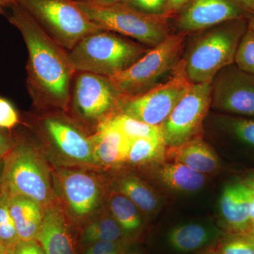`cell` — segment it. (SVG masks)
I'll return each mask as SVG.
<instances>
[{
  "label": "cell",
  "mask_w": 254,
  "mask_h": 254,
  "mask_svg": "<svg viewBox=\"0 0 254 254\" xmlns=\"http://www.w3.org/2000/svg\"><path fill=\"white\" fill-rule=\"evenodd\" d=\"M242 11L230 0H193L180 16L184 32L199 31L240 18Z\"/></svg>",
  "instance_id": "4fadbf2b"
},
{
  "label": "cell",
  "mask_w": 254,
  "mask_h": 254,
  "mask_svg": "<svg viewBox=\"0 0 254 254\" xmlns=\"http://www.w3.org/2000/svg\"><path fill=\"white\" fill-rule=\"evenodd\" d=\"M14 4H16V0H0V9L5 6H11Z\"/></svg>",
  "instance_id": "f35d334b"
},
{
  "label": "cell",
  "mask_w": 254,
  "mask_h": 254,
  "mask_svg": "<svg viewBox=\"0 0 254 254\" xmlns=\"http://www.w3.org/2000/svg\"><path fill=\"white\" fill-rule=\"evenodd\" d=\"M60 177L64 196L73 214L83 218L91 213L99 204L101 196L96 179L80 171H64Z\"/></svg>",
  "instance_id": "5bb4252c"
},
{
  "label": "cell",
  "mask_w": 254,
  "mask_h": 254,
  "mask_svg": "<svg viewBox=\"0 0 254 254\" xmlns=\"http://www.w3.org/2000/svg\"><path fill=\"white\" fill-rule=\"evenodd\" d=\"M106 122L129 139L146 138L164 140L161 127L148 125L125 114L119 113Z\"/></svg>",
  "instance_id": "603a6c76"
},
{
  "label": "cell",
  "mask_w": 254,
  "mask_h": 254,
  "mask_svg": "<svg viewBox=\"0 0 254 254\" xmlns=\"http://www.w3.org/2000/svg\"><path fill=\"white\" fill-rule=\"evenodd\" d=\"M190 0H168V3L174 8H178L186 4Z\"/></svg>",
  "instance_id": "74e56055"
},
{
  "label": "cell",
  "mask_w": 254,
  "mask_h": 254,
  "mask_svg": "<svg viewBox=\"0 0 254 254\" xmlns=\"http://www.w3.org/2000/svg\"><path fill=\"white\" fill-rule=\"evenodd\" d=\"M10 254H46L37 240L20 241Z\"/></svg>",
  "instance_id": "836d02e7"
},
{
  "label": "cell",
  "mask_w": 254,
  "mask_h": 254,
  "mask_svg": "<svg viewBox=\"0 0 254 254\" xmlns=\"http://www.w3.org/2000/svg\"><path fill=\"white\" fill-rule=\"evenodd\" d=\"M110 208L114 219L124 231H134L141 226V220L137 210L138 208L123 193L111 197Z\"/></svg>",
  "instance_id": "d4e9b609"
},
{
  "label": "cell",
  "mask_w": 254,
  "mask_h": 254,
  "mask_svg": "<svg viewBox=\"0 0 254 254\" xmlns=\"http://www.w3.org/2000/svg\"><path fill=\"white\" fill-rule=\"evenodd\" d=\"M185 42L183 33L170 34L129 67L109 78L125 98L141 95L158 85L164 76L176 68Z\"/></svg>",
  "instance_id": "8992f818"
},
{
  "label": "cell",
  "mask_w": 254,
  "mask_h": 254,
  "mask_svg": "<svg viewBox=\"0 0 254 254\" xmlns=\"http://www.w3.org/2000/svg\"><path fill=\"white\" fill-rule=\"evenodd\" d=\"M250 190L243 183L227 185L220 200L222 218L229 228L236 234L250 232Z\"/></svg>",
  "instance_id": "e0dca14e"
},
{
  "label": "cell",
  "mask_w": 254,
  "mask_h": 254,
  "mask_svg": "<svg viewBox=\"0 0 254 254\" xmlns=\"http://www.w3.org/2000/svg\"><path fill=\"white\" fill-rule=\"evenodd\" d=\"M168 0H127L125 4L147 13V14H164Z\"/></svg>",
  "instance_id": "4dcf8cb0"
},
{
  "label": "cell",
  "mask_w": 254,
  "mask_h": 254,
  "mask_svg": "<svg viewBox=\"0 0 254 254\" xmlns=\"http://www.w3.org/2000/svg\"><path fill=\"white\" fill-rule=\"evenodd\" d=\"M163 139L140 138L131 139L127 160L132 165H140L164 158L165 153Z\"/></svg>",
  "instance_id": "cb8c5ba5"
},
{
  "label": "cell",
  "mask_w": 254,
  "mask_h": 254,
  "mask_svg": "<svg viewBox=\"0 0 254 254\" xmlns=\"http://www.w3.org/2000/svg\"><path fill=\"white\" fill-rule=\"evenodd\" d=\"M9 205L20 241L37 240L43 224V207L28 197L18 195H9Z\"/></svg>",
  "instance_id": "ac0fdd59"
},
{
  "label": "cell",
  "mask_w": 254,
  "mask_h": 254,
  "mask_svg": "<svg viewBox=\"0 0 254 254\" xmlns=\"http://www.w3.org/2000/svg\"><path fill=\"white\" fill-rule=\"evenodd\" d=\"M9 23L23 36L28 53L26 85L37 110L66 112L76 70L69 53L17 4L11 5Z\"/></svg>",
  "instance_id": "6da1fadb"
},
{
  "label": "cell",
  "mask_w": 254,
  "mask_h": 254,
  "mask_svg": "<svg viewBox=\"0 0 254 254\" xmlns=\"http://www.w3.org/2000/svg\"><path fill=\"white\" fill-rule=\"evenodd\" d=\"M221 236V231L199 223H186L170 230L169 244L174 250L189 253L203 248Z\"/></svg>",
  "instance_id": "ffe728a7"
},
{
  "label": "cell",
  "mask_w": 254,
  "mask_h": 254,
  "mask_svg": "<svg viewBox=\"0 0 254 254\" xmlns=\"http://www.w3.org/2000/svg\"><path fill=\"white\" fill-rule=\"evenodd\" d=\"M210 83H192L162 125L166 147L174 148L196 138L212 103Z\"/></svg>",
  "instance_id": "30bf717a"
},
{
  "label": "cell",
  "mask_w": 254,
  "mask_h": 254,
  "mask_svg": "<svg viewBox=\"0 0 254 254\" xmlns=\"http://www.w3.org/2000/svg\"><path fill=\"white\" fill-rule=\"evenodd\" d=\"M0 254H8V252H6V250H5L4 247H1V246H0Z\"/></svg>",
  "instance_id": "7dc6e473"
},
{
  "label": "cell",
  "mask_w": 254,
  "mask_h": 254,
  "mask_svg": "<svg viewBox=\"0 0 254 254\" xmlns=\"http://www.w3.org/2000/svg\"><path fill=\"white\" fill-rule=\"evenodd\" d=\"M38 131L50 144L66 158L80 163L96 164L92 134L83 131L81 125L69 120L60 110H38Z\"/></svg>",
  "instance_id": "8fae6325"
},
{
  "label": "cell",
  "mask_w": 254,
  "mask_h": 254,
  "mask_svg": "<svg viewBox=\"0 0 254 254\" xmlns=\"http://www.w3.org/2000/svg\"><path fill=\"white\" fill-rule=\"evenodd\" d=\"M37 241L46 254H76L72 237L58 207L49 205L44 209Z\"/></svg>",
  "instance_id": "9a60e30c"
},
{
  "label": "cell",
  "mask_w": 254,
  "mask_h": 254,
  "mask_svg": "<svg viewBox=\"0 0 254 254\" xmlns=\"http://www.w3.org/2000/svg\"><path fill=\"white\" fill-rule=\"evenodd\" d=\"M128 254H142L140 253H137V252H134V253Z\"/></svg>",
  "instance_id": "681fc988"
},
{
  "label": "cell",
  "mask_w": 254,
  "mask_h": 254,
  "mask_svg": "<svg viewBox=\"0 0 254 254\" xmlns=\"http://www.w3.org/2000/svg\"><path fill=\"white\" fill-rule=\"evenodd\" d=\"M243 184L246 187H248L254 194V180L250 178L244 182Z\"/></svg>",
  "instance_id": "60d3db41"
},
{
  "label": "cell",
  "mask_w": 254,
  "mask_h": 254,
  "mask_svg": "<svg viewBox=\"0 0 254 254\" xmlns=\"http://www.w3.org/2000/svg\"><path fill=\"white\" fill-rule=\"evenodd\" d=\"M125 248L120 249V250L115 251V252H112V253L108 254H124V253H125Z\"/></svg>",
  "instance_id": "ee69618b"
},
{
  "label": "cell",
  "mask_w": 254,
  "mask_h": 254,
  "mask_svg": "<svg viewBox=\"0 0 254 254\" xmlns=\"http://www.w3.org/2000/svg\"><path fill=\"white\" fill-rule=\"evenodd\" d=\"M121 193L131 200L137 208L145 213H151L158 208L159 200L149 187L138 177L127 176L120 182Z\"/></svg>",
  "instance_id": "7402d4cb"
},
{
  "label": "cell",
  "mask_w": 254,
  "mask_h": 254,
  "mask_svg": "<svg viewBox=\"0 0 254 254\" xmlns=\"http://www.w3.org/2000/svg\"><path fill=\"white\" fill-rule=\"evenodd\" d=\"M9 195L6 189L0 190V246L11 253L20 242L14 220L9 211Z\"/></svg>",
  "instance_id": "484cf974"
},
{
  "label": "cell",
  "mask_w": 254,
  "mask_h": 254,
  "mask_svg": "<svg viewBox=\"0 0 254 254\" xmlns=\"http://www.w3.org/2000/svg\"><path fill=\"white\" fill-rule=\"evenodd\" d=\"M19 121L17 112L9 100L0 97V128H10Z\"/></svg>",
  "instance_id": "1f68e13d"
},
{
  "label": "cell",
  "mask_w": 254,
  "mask_h": 254,
  "mask_svg": "<svg viewBox=\"0 0 254 254\" xmlns=\"http://www.w3.org/2000/svg\"><path fill=\"white\" fill-rule=\"evenodd\" d=\"M174 163H181L201 174L211 173L218 170L219 160L215 152L198 137L167 152Z\"/></svg>",
  "instance_id": "d6986e66"
},
{
  "label": "cell",
  "mask_w": 254,
  "mask_h": 254,
  "mask_svg": "<svg viewBox=\"0 0 254 254\" xmlns=\"http://www.w3.org/2000/svg\"><path fill=\"white\" fill-rule=\"evenodd\" d=\"M250 179H253V180H254V173L251 175Z\"/></svg>",
  "instance_id": "c3c4849f"
},
{
  "label": "cell",
  "mask_w": 254,
  "mask_h": 254,
  "mask_svg": "<svg viewBox=\"0 0 254 254\" xmlns=\"http://www.w3.org/2000/svg\"><path fill=\"white\" fill-rule=\"evenodd\" d=\"M202 254H220V253L218 250H208L205 251V252H203Z\"/></svg>",
  "instance_id": "7bdbcfd3"
},
{
  "label": "cell",
  "mask_w": 254,
  "mask_h": 254,
  "mask_svg": "<svg viewBox=\"0 0 254 254\" xmlns=\"http://www.w3.org/2000/svg\"><path fill=\"white\" fill-rule=\"evenodd\" d=\"M191 84L185 72V61L182 60L168 81L141 95L125 98L120 113L153 126L161 127Z\"/></svg>",
  "instance_id": "9c48e42d"
},
{
  "label": "cell",
  "mask_w": 254,
  "mask_h": 254,
  "mask_svg": "<svg viewBox=\"0 0 254 254\" xmlns=\"http://www.w3.org/2000/svg\"><path fill=\"white\" fill-rule=\"evenodd\" d=\"M13 145L9 137L0 131V158H4L10 150L12 148Z\"/></svg>",
  "instance_id": "d590c367"
},
{
  "label": "cell",
  "mask_w": 254,
  "mask_h": 254,
  "mask_svg": "<svg viewBox=\"0 0 254 254\" xmlns=\"http://www.w3.org/2000/svg\"><path fill=\"white\" fill-rule=\"evenodd\" d=\"M60 46L70 51L91 33L102 31L83 13L75 0H16Z\"/></svg>",
  "instance_id": "5b68a950"
},
{
  "label": "cell",
  "mask_w": 254,
  "mask_h": 254,
  "mask_svg": "<svg viewBox=\"0 0 254 254\" xmlns=\"http://www.w3.org/2000/svg\"><path fill=\"white\" fill-rule=\"evenodd\" d=\"M75 1L79 4L88 5V6H105L125 3L127 0H75Z\"/></svg>",
  "instance_id": "e575fe53"
},
{
  "label": "cell",
  "mask_w": 254,
  "mask_h": 254,
  "mask_svg": "<svg viewBox=\"0 0 254 254\" xmlns=\"http://www.w3.org/2000/svg\"><path fill=\"white\" fill-rule=\"evenodd\" d=\"M248 234H250V235L254 237V223L252 224V226H251L250 230Z\"/></svg>",
  "instance_id": "f6af8a7d"
},
{
  "label": "cell",
  "mask_w": 254,
  "mask_h": 254,
  "mask_svg": "<svg viewBox=\"0 0 254 254\" xmlns=\"http://www.w3.org/2000/svg\"><path fill=\"white\" fill-rule=\"evenodd\" d=\"M245 33L240 26H227L200 38L184 60L190 83H212L220 70L235 63L237 48Z\"/></svg>",
  "instance_id": "ba28073f"
},
{
  "label": "cell",
  "mask_w": 254,
  "mask_h": 254,
  "mask_svg": "<svg viewBox=\"0 0 254 254\" xmlns=\"http://www.w3.org/2000/svg\"><path fill=\"white\" fill-rule=\"evenodd\" d=\"M148 50L141 43L102 30L84 37L68 53L76 71L113 77L131 66Z\"/></svg>",
  "instance_id": "7a4b0ae2"
},
{
  "label": "cell",
  "mask_w": 254,
  "mask_h": 254,
  "mask_svg": "<svg viewBox=\"0 0 254 254\" xmlns=\"http://www.w3.org/2000/svg\"><path fill=\"white\" fill-rule=\"evenodd\" d=\"M248 188V187H247ZM250 218L252 224L254 223V194L250 190Z\"/></svg>",
  "instance_id": "8d00e7d4"
},
{
  "label": "cell",
  "mask_w": 254,
  "mask_h": 254,
  "mask_svg": "<svg viewBox=\"0 0 254 254\" xmlns=\"http://www.w3.org/2000/svg\"><path fill=\"white\" fill-rule=\"evenodd\" d=\"M78 4L101 29L133 38L143 46L153 48L170 35L164 14H147L125 3L105 6Z\"/></svg>",
  "instance_id": "52a82bcc"
},
{
  "label": "cell",
  "mask_w": 254,
  "mask_h": 254,
  "mask_svg": "<svg viewBox=\"0 0 254 254\" xmlns=\"http://www.w3.org/2000/svg\"><path fill=\"white\" fill-rule=\"evenodd\" d=\"M230 125L232 132L239 139L254 147V120L237 119L232 120Z\"/></svg>",
  "instance_id": "f546056e"
},
{
  "label": "cell",
  "mask_w": 254,
  "mask_h": 254,
  "mask_svg": "<svg viewBox=\"0 0 254 254\" xmlns=\"http://www.w3.org/2000/svg\"><path fill=\"white\" fill-rule=\"evenodd\" d=\"M254 78L240 70L224 74L213 87L214 106L230 113L254 117Z\"/></svg>",
  "instance_id": "7c38bea8"
},
{
  "label": "cell",
  "mask_w": 254,
  "mask_h": 254,
  "mask_svg": "<svg viewBox=\"0 0 254 254\" xmlns=\"http://www.w3.org/2000/svg\"><path fill=\"white\" fill-rule=\"evenodd\" d=\"M4 160L0 158V190H1V182H2L3 173H4Z\"/></svg>",
  "instance_id": "b9f144b4"
},
{
  "label": "cell",
  "mask_w": 254,
  "mask_h": 254,
  "mask_svg": "<svg viewBox=\"0 0 254 254\" xmlns=\"http://www.w3.org/2000/svg\"><path fill=\"white\" fill-rule=\"evenodd\" d=\"M235 62L240 71L254 76V33L250 28L241 38Z\"/></svg>",
  "instance_id": "83f0119b"
},
{
  "label": "cell",
  "mask_w": 254,
  "mask_h": 254,
  "mask_svg": "<svg viewBox=\"0 0 254 254\" xmlns=\"http://www.w3.org/2000/svg\"><path fill=\"white\" fill-rule=\"evenodd\" d=\"M123 231L115 219H100L92 222L85 228L82 235V242L85 244H93L99 241L122 240Z\"/></svg>",
  "instance_id": "4316f807"
},
{
  "label": "cell",
  "mask_w": 254,
  "mask_h": 254,
  "mask_svg": "<svg viewBox=\"0 0 254 254\" xmlns=\"http://www.w3.org/2000/svg\"><path fill=\"white\" fill-rule=\"evenodd\" d=\"M125 98L109 77L76 71L66 113L95 133L101 124L120 113Z\"/></svg>",
  "instance_id": "3957f363"
},
{
  "label": "cell",
  "mask_w": 254,
  "mask_h": 254,
  "mask_svg": "<svg viewBox=\"0 0 254 254\" xmlns=\"http://www.w3.org/2000/svg\"><path fill=\"white\" fill-rule=\"evenodd\" d=\"M220 254H254V237L248 233L236 234L219 246Z\"/></svg>",
  "instance_id": "f1b7e54d"
},
{
  "label": "cell",
  "mask_w": 254,
  "mask_h": 254,
  "mask_svg": "<svg viewBox=\"0 0 254 254\" xmlns=\"http://www.w3.org/2000/svg\"><path fill=\"white\" fill-rule=\"evenodd\" d=\"M125 241H99L92 244L84 254H108L120 249L125 248Z\"/></svg>",
  "instance_id": "d6a6232c"
},
{
  "label": "cell",
  "mask_w": 254,
  "mask_h": 254,
  "mask_svg": "<svg viewBox=\"0 0 254 254\" xmlns=\"http://www.w3.org/2000/svg\"><path fill=\"white\" fill-rule=\"evenodd\" d=\"M5 158L1 186L9 194L28 197L43 210L49 206L53 199L50 173L36 146L21 140Z\"/></svg>",
  "instance_id": "277c9868"
},
{
  "label": "cell",
  "mask_w": 254,
  "mask_h": 254,
  "mask_svg": "<svg viewBox=\"0 0 254 254\" xmlns=\"http://www.w3.org/2000/svg\"><path fill=\"white\" fill-rule=\"evenodd\" d=\"M250 28L254 33V17L253 18H252V21H251L250 25Z\"/></svg>",
  "instance_id": "bcb514c9"
},
{
  "label": "cell",
  "mask_w": 254,
  "mask_h": 254,
  "mask_svg": "<svg viewBox=\"0 0 254 254\" xmlns=\"http://www.w3.org/2000/svg\"><path fill=\"white\" fill-rule=\"evenodd\" d=\"M91 138L96 165L114 168L127 161L131 139L108 122L101 124Z\"/></svg>",
  "instance_id": "2e32d148"
},
{
  "label": "cell",
  "mask_w": 254,
  "mask_h": 254,
  "mask_svg": "<svg viewBox=\"0 0 254 254\" xmlns=\"http://www.w3.org/2000/svg\"><path fill=\"white\" fill-rule=\"evenodd\" d=\"M239 1L254 12V0H239Z\"/></svg>",
  "instance_id": "ab89813d"
},
{
  "label": "cell",
  "mask_w": 254,
  "mask_h": 254,
  "mask_svg": "<svg viewBox=\"0 0 254 254\" xmlns=\"http://www.w3.org/2000/svg\"><path fill=\"white\" fill-rule=\"evenodd\" d=\"M158 177L168 188L187 193L200 190L206 182L204 174L177 163L164 165L159 170Z\"/></svg>",
  "instance_id": "44dd1931"
}]
</instances>
